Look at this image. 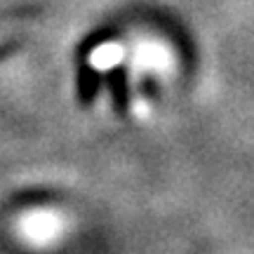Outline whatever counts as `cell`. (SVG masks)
Wrapping results in <instances>:
<instances>
[]
</instances>
